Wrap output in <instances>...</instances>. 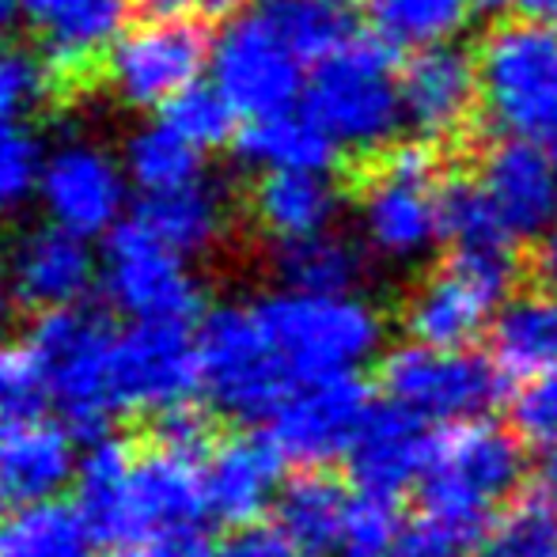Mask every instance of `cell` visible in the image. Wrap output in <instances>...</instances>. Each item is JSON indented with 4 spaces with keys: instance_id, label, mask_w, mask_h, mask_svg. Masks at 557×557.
<instances>
[{
    "instance_id": "obj_47",
    "label": "cell",
    "mask_w": 557,
    "mask_h": 557,
    "mask_svg": "<svg viewBox=\"0 0 557 557\" xmlns=\"http://www.w3.org/2000/svg\"><path fill=\"white\" fill-rule=\"evenodd\" d=\"M539 490L550 505H557V441L546 444L543 459H539Z\"/></svg>"
},
{
    "instance_id": "obj_44",
    "label": "cell",
    "mask_w": 557,
    "mask_h": 557,
    "mask_svg": "<svg viewBox=\"0 0 557 557\" xmlns=\"http://www.w3.org/2000/svg\"><path fill=\"white\" fill-rule=\"evenodd\" d=\"M482 8L505 15V20H539V23L557 20V0H482Z\"/></svg>"
},
{
    "instance_id": "obj_49",
    "label": "cell",
    "mask_w": 557,
    "mask_h": 557,
    "mask_svg": "<svg viewBox=\"0 0 557 557\" xmlns=\"http://www.w3.org/2000/svg\"><path fill=\"white\" fill-rule=\"evenodd\" d=\"M243 0H201V8L206 12H232V8H239Z\"/></svg>"
},
{
    "instance_id": "obj_9",
    "label": "cell",
    "mask_w": 557,
    "mask_h": 557,
    "mask_svg": "<svg viewBox=\"0 0 557 557\" xmlns=\"http://www.w3.org/2000/svg\"><path fill=\"white\" fill-rule=\"evenodd\" d=\"M516 281L512 247L455 250L410 293L403 323L413 342L467 349L497 319Z\"/></svg>"
},
{
    "instance_id": "obj_22",
    "label": "cell",
    "mask_w": 557,
    "mask_h": 557,
    "mask_svg": "<svg viewBox=\"0 0 557 557\" xmlns=\"http://www.w3.org/2000/svg\"><path fill=\"white\" fill-rule=\"evenodd\" d=\"M281 459L270 436H227L201 459L206 512L221 523H255L281 497Z\"/></svg>"
},
{
    "instance_id": "obj_7",
    "label": "cell",
    "mask_w": 557,
    "mask_h": 557,
    "mask_svg": "<svg viewBox=\"0 0 557 557\" xmlns=\"http://www.w3.org/2000/svg\"><path fill=\"white\" fill-rule=\"evenodd\" d=\"M357 224L368 250L387 262H418L444 235V186L436 156L421 145L395 148L360 190Z\"/></svg>"
},
{
    "instance_id": "obj_6",
    "label": "cell",
    "mask_w": 557,
    "mask_h": 557,
    "mask_svg": "<svg viewBox=\"0 0 557 557\" xmlns=\"http://www.w3.org/2000/svg\"><path fill=\"white\" fill-rule=\"evenodd\" d=\"M30 349L38 357L46 380V398L61 410V418L81 433H96L114 410V342L103 315L81 308L42 311L30 331Z\"/></svg>"
},
{
    "instance_id": "obj_33",
    "label": "cell",
    "mask_w": 557,
    "mask_h": 557,
    "mask_svg": "<svg viewBox=\"0 0 557 557\" xmlns=\"http://www.w3.org/2000/svg\"><path fill=\"white\" fill-rule=\"evenodd\" d=\"M270 8L304 61L319 65L352 38V15L342 0H273Z\"/></svg>"
},
{
    "instance_id": "obj_5",
    "label": "cell",
    "mask_w": 557,
    "mask_h": 557,
    "mask_svg": "<svg viewBox=\"0 0 557 557\" xmlns=\"http://www.w3.org/2000/svg\"><path fill=\"white\" fill-rule=\"evenodd\" d=\"M304 111L315 117L337 148L375 152L406 125L403 76L395 73L391 46L352 35L342 50L315 65L304 91Z\"/></svg>"
},
{
    "instance_id": "obj_19",
    "label": "cell",
    "mask_w": 557,
    "mask_h": 557,
    "mask_svg": "<svg viewBox=\"0 0 557 557\" xmlns=\"http://www.w3.org/2000/svg\"><path fill=\"white\" fill-rule=\"evenodd\" d=\"M436 441L429 436V421L398 403L372 406L360 425L357 441L345 451L349 478L360 497L395 500L425 478Z\"/></svg>"
},
{
    "instance_id": "obj_36",
    "label": "cell",
    "mask_w": 557,
    "mask_h": 557,
    "mask_svg": "<svg viewBox=\"0 0 557 557\" xmlns=\"http://www.w3.org/2000/svg\"><path fill=\"white\" fill-rule=\"evenodd\" d=\"M444 239H451L455 250L512 247V239L505 235L490 198L478 183L444 186Z\"/></svg>"
},
{
    "instance_id": "obj_8",
    "label": "cell",
    "mask_w": 557,
    "mask_h": 557,
    "mask_svg": "<svg viewBox=\"0 0 557 557\" xmlns=\"http://www.w3.org/2000/svg\"><path fill=\"white\" fill-rule=\"evenodd\" d=\"M198 357L206 398L239 421L273 418L296 387V375L270 345L255 308H216L198 331Z\"/></svg>"
},
{
    "instance_id": "obj_13",
    "label": "cell",
    "mask_w": 557,
    "mask_h": 557,
    "mask_svg": "<svg viewBox=\"0 0 557 557\" xmlns=\"http://www.w3.org/2000/svg\"><path fill=\"white\" fill-rule=\"evenodd\" d=\"M114 410L171 418L201 387L198 337L186 323H133L114 342Z\"/></svg>"
},
{
    "instance_id": "obj_17",
    "label": "cell",
    "mask_w": 557,
    "mask_h": 557,
    "mask_svg": "<svg viewBox=\"0 0 557 557\" xmlns=\"http://www.w3.org/2000/svg\"><path fill=\"white\" fill-rule=\"evenodd\" d=\"M508 239H543L557 224V148L505 137L474 178Z\"/></svg>"
},
{
    "instance_id": "obj_26",
    "label": "cell",
    "mask_w": 557,
    "mask_h": 557,
    "mask_svg": "<svg viewBox=\"0 0 557 557\" xmlns=\"http://www.w3.org/2000/svg\"><path fill=\"white\" fill-rule=\"evenodd\" d=\"M493 357L497 368L531 380V375L557 372V293L508 296L493 319Z\"/></svg>"
},
{
    "instance_id": "obj_40",
    "label": "cell",
    "mask_w": 557,
    "mask_h": 557,
    "mask_svg": "<svg viewBox=\"0 0 557 557\" xmlns=\"http://www.w3.org/2000/svg\"><path fill=\"white\" fill-rule=\"evenodd\" d=\"M512 421L528 441H557V372L523 380V387L512 398Z\"/></svg>"
},
{
    "instance_id": "obj_42",
    "label": "cell",
    "mask_w": 557,
    "mask_h": 557,
    "mask_svg": "<svg viewBox=\"0 0 557 557\" xmlns=\"http://www.w3.org/2000/svg\"><path fill=\"white\" fill-rule=\"evenodd\" d=\"M459 539H451L436 523H421V528H403L395 543L375 557H459Z\"/></svg>"
},
{
    "instance_id": "obj_34",
    "label": "cell",
    "mask_w": 557,
    "mask_h": 557,
    "mask_svg": "<svg viewBox=\"0 0 557 557\" xmlns=\"http://www.w3.org/2000/svg\"><path fill=\"white\" fill-rule=\"evenodd\" d=\"M160 111V122H168L178 137H186L201 152L227 145L235 137V117H239V111L227 103L216 84H190L171 103H163Z\"/></svg>"
},
{
    "instance_id": "obj_31",
    "label": "cell",
    "mask_w": 557,
    "mask_h": 557,
    "mask_svg": "<svg viewBox=\"0 0 557 557\" xmlns=\"http://www.w3.org/2000/svg\"><path fill=\"white\" fill-rule=\"evenodd\" d=\"M478 4L482 0H360L375 35L406 50L455 42L470 27Z\"/></svg>"
},
{
    "instance_id": "obj_14",
    "label": "cell",
    "mask_w": 557,
    "mask_h": 557,
    "mask_svg": "<svg viewBox=\"0 0 557 557\" xmlns=\"http://www.w3.org/2000/svg\"><path fill=\"white\" fill-rule=\"evenodd\" d=\"M129 186L133 183L122 160H114L96 140L73 137L46 152L42 175H38V201L50 224L91 239V235L117 227Z\"/></svg>"
},
{
    "instance_id": "obj_18",
    "label": "cell",
    "mask_w": 557,
    "mask_h": 557,
    "mask_svg": "<svg viewBox=\"0 0 557 557\" xmlns=\"http://www.w3.org/2000/svg\"><path fill=\"white\" fill-rule=\"evenodd\" d=\"M96 255L88 239L69 227L42 224L23 232L8 247L4 277L12 296L23 308L35 311H61L76 308L96 285Z\"/></svg>"
},
{
    "instance_id": "obj_12",
    "label": "cell",
    "mask_w": 557,
    "mask_h": 557,
    "mask_svg": "<svg viewBox=\"0 0 557 557\" xmlns=\"http://www.w3.org/2000/svg\"><path fill=\"white\" fill-rule=\"evenodd\" d=\"M107 296L133 323H186L201 308V281L190 258L140 221L117 224L103 255Z\"/></svg>"
},
{
    "instance_id": "obj_46",
    "label": "cell",
    "mask_w": 557,
    "mask_h": 557,
    "mask_svg": "<svg viewBox=\"0 0 557 557\" xmlns=\"http://www.w3.org/2000/svg\"><path fill=\"white\" fill-rule=\"evenodd\" d=\"M148 20H186V12L201 8V0H137Z\"/></svg>"
},
{
    "instance_id": "obj_16",
    "label": "cell",
    "mask_w": 557,
    "mask_h": 557,
    "mask_svg": "<svg viewBox=\"0 0 557 557\" xmlns=\"http://www.w3.org/2000/svg\"><path fill=\"white\" fill-rule=\"evenodd\" d=\"M368 410L372 403L357 372L304 380L270 418V441L296 467H323L349 451Z\"/></svg>"
},
{
    "instance_id": "obj_10",
    "label": "cell",
    "mask_w": 557,
    "mask_h": 557,
    "mask_svg": "<svg viewBox=\"0 0 557 557\" xmlns=\"http://www.w3.org/2000/svg\"><path fill=\"white\" fill-rule=\"evenodd\" d=\"M304 53L293 46L273 8H250L221 27L209 50V76L224 99L247 117L293 111L308 91Z\"/></svg>"
},
{
    "instance_id": "obj_27",
    "label": "cell",
    "mask_w": 557,
    "mask_h": 557,
    "mask_svg": "<svg viewBox=\"0 0 557 557\" xmlns=\"http://www.w3.org/2000/svg\"><path fill=\"white\" fill-rule=\"evenodd\" d=\"M239 160L247 168L270 171H331L342 148L331 140V133L315 122L308 111H281L265 117H250V125L239 133Z\"/></svg>"
},
{
    "instance_id": "obj_21",
    "label": "cell",
    "mask_w": 557,
    "mask_h": 557,
    "mask_svg": "<svg viewBox=\"0 0 557 557\" xmlns=\"http://www.w3.org/2000/svg\"><path fill=\"white\" fill-rule=\"evenodd\" d=\"M76 436L65 421L50 418L42 406L0 410V482L20 500L58 497L76 482Z\"/></svg>"
},
{
    "instance_id": "obj_38",
    "label": "cell",
    "mask_w": 557,
    "mask_h": 557,
    "mask_svg": "<svg viewBox=\"0 0 557 557\" xmlns=\"http://www.w3.org/2000/svg\"><path fill=\"white\" fill-rule=\"evenodd\" d=\"M42 145L27 125H0V216H12L27 198H38Z\"/></svg>"
},
{
    "instance_id": "obj_20",
    "label": "cell",
    "mask_w": 557,
    "mask_h": 557,
    "mask_svg": "<svg viewBox=\"0 0 557 557\" xmlns=\"http://www.w3.org/2000/svg\"><path fill=\"white\" fill-rule=\"evenodd\" d=\"M403 114L418 137L447 140L470 125L482 111L478 61L455 42L413 50L403 65Z\"/></svg>"
},
{
    "instance_id": "obj_11",
    "label": "cell",
    "mask_w": 557,
    "mask_h": 557,
    "mask_svg": "<svg viewBox=\"0 0 557 557\" xmlns=\"http://www.w3.org/2000/svg\"><path fill=\"white\" fill-rule=\"evenodd\" d=\"M383 387L391 403L425 421H482L500 403V372L470 349L410 342L383 360Z\"/></svg>"
},
{
    "instance_id": "obj_29",
    "label": "cell",
    "mask_w": 557,
    "mask_h": 557,
    "mask_svg": "<svg viewBox=\"0 0 557 557\" xmlns=\"http://www.w3.org/2000/svg\"><path fill=\"white\" fill-rule=\"evenodd\" d=\"M273 273L285 281V288H300V293H352L364 277V250L342 232L326 227V232L277 243Z\"/></svg>"
},
{
    "instance_id": "obj_37",
    "label": "cell",
    "mask_w": 557,
    "mask_h": 557,
    "mask_svg": "<svg viewBox=\"0 0 557 557\" xmlns=\"http://www.w3.org/2000/svg\"><path fill=\"white\" fill-rule=\"evenodd\" d=\"M53 73L46 58H35L23 46L0 42V125H20L50 96Z\"/></svg>"
},
{
    "instance_id": "obj_1",
    "label": "cell",
    "mask_w": 557,
    "mask_h": 557,
    "mask_svg": "<svg viewBox=\"0 0 557 557\" xmlns=\"http://www.w3.org/2000/svg\"><path fill=\"white\" fill-rule=\"evenodd\" d=\"M206 447L160 436L148 451H133L111 436H91L76 467V505L107 543H140L152 535L190 531L206 512L201 482Z\"/></svg>"
},
{
    "instance_id": "obj_48",
    "label": "cell",
    "mask_w": 557,
    "mask_h": 557,
    "mask_svg": "<svg viewBox=\"0 0 557 557\" xmlns=\"http://www.w3.org/2000/svg\"><path fill=\"white\" fill-rule=\"evenodd\" d=\"M27 20V0H0V42Z\"/></svg>"
},
{
    "instance_id": "obj_50",
    "label": "cell",
    "mask_w": 557,
    "mask_h": 557,
    "mask_svg": "<svg viewBox=\"0 0 557 557\" xmlns=\"http://www.w3.org/2000/svg\"><path fill=\"white\" fill-rule=\"evenodd\" d=\"M8 296H12V288H8L4 273H0V319H4V311H8Z\"/></svg>"
},
{
    "instance_id": "obj_28",
    "label": "cell",
    "mask_w": 557,
    "mask_h": 557,
    "mask_svg": "<svg viewBox=\"0 0 557 557\" xmlns=\"http://www.w3.org/2000/svg\"><path fill=\"white\" fill-rule=\"evenodd\" d=\"M352 500L323 474H300L281 490L277 523L308 557H326L345 546Z\"/></svg>"
},
{
    "instance_id": "obj_32",
    "label": "cell",
    "mask_w": 557,
    "mask_h": 557,
    "mask_svg": "<svg viewBox=\"0 0 557 557\" xmlns=\"http://www.w3.org/2000/svg\"><path fill=\"white\" fill-rule=\"evenodd\" d=\"M125 175L145 198L156 194L183 190V186L201 183V148H194L186 137H178L168 122L145 125L125 145Z\"/></svg>"
},
{
    "instance_id": "obj_25",
    "label": "cell",
    "mask_w": 557,
    "mask_h": 557,
    "mask_svg": "<svg viewBox=\"0 0 557 557\" xmlns=\"http://www.w3.org/2000/svg\"><path fill=\"white\" fill-rule=\"evenodd\" d=\"M99 546L88 512L58 497L20 500L0 520V557H99Z\"/></svg>"
},
{
    "instance_id": "obj_41",
    "label": "cell",
    "mask_w": 557,
    "mask_h": 557,
    "mask_svg": "<svg viewBox=\"0 0 557 557\" xmlns=\"http://www.w3.org/2000/svg\"><path fill=\"white\" fill-rule=\"evenodd\" d=\"M221 557H308L293 539L281 531V523H243L227 539Z\"/></svg>"
},
{
    "instance_id": "obj_2",
    "label": "cell",
    "mask_w": 557,
    "mask_h": 557,
    "mask_svg": "<svg viewBox=\"0 0 557 557\" xmlns=\"http://www.w3.org/2000/svg\"><path fill=\"white\" fill-rule=\"evenodd\" d=\"M520 478L523 451L516 436L490 421H462L433 447L421 478V505L429 523L467 546L490 528Z\"/></svg>"
},
{
    "instance_id": "obj_15",
    "label": "cell",
    "mask_w": 557,
    "mask_h": 557,
    "mask_svg": "<svg viewBox=\"0 0 557 557\" xmlns=\"http://www.w3.org/2000/svg\"><path fill=\"white\" fill-rule=\"evenodd\" d=\"M209 42L190 20H148L125 30L107 53V73L117 99L129 107H163L198 84L209 69Z\"/></svg>"
},
{
    "instance_id": "obj_45",
    "label": "cell",
    "mask_w": 557,
    "mask_h": 557,
    "mask_svg": "<svg viewBox=\"0 0 557 557\" xmlns=\"http://www.w3.org/2000/svg\"><path fill=\"white\" fill-rule=\"evenodd\" d=\"M539 281L557 293V224L539 239Z\"/></svg>"
},
{
    "instance_id": "obj_4",
    "label": "cell",
    "mask_w": 557,
    "mask_h": 557,
    "mask_svg": "<svg viewBox=\"0 0 557 557\" xmlns=\"http://www.w3.org/2000/svg\"><path fill=\"white\" fill-rule=\"evenodd\" d=\"M482 114L500 137L557 148V27L505 20L474 53Z\"/></svg>"
},
{
    "instance_id": "obj_43",
    "label": "cell",
    "mask_w": 557,
    "mask_h": 557,
    "mask_svg": "<svg viewBox=\"0 0 557 557\" xmlns=\"http://www.w3.org/2000/svg\"><path fill=\"white\" fill-rule=\"evenodd\" d=\"M122 557H221V554L201 535H194V531H171V535H152V539H140V543H129Z\"/></svg>"
},
{
    "instance_id": "obj_3",
    "label": "cell",
    "mask_w": 557,
    "mask_h": 557,
    "mask_svg": "<svg viewBox=\"0 0 557 557\" xmlns=\"http://www.w3.org/2000/svg\"><path fill=\"white\" fill-rule=\"evenodd\" d=\"M296 383L357 372L383 345V315L357 293H270L250 304Z\"/></svg>"
},
{
    "instance_id": "obj_35",
    "label": "cell",
    "mask_w": 557,
    "mask_h": 557,
    "mask_svg": "<svg viewBox=\"0 0 557 557\" xmlns=\"http://www.w3.org/2000/svg\"><path fill=\"white\" fill-rule=\"evenodd\" d=\"M478 557H557V505L546 497L516 505L497 520Z\"/></svg>"
},
{
    "instance_id": "obj_24",
    "label": "cell",
    "mask_w": 557,
    "mask_h": 557,
    "mask_svg": "<svg viewBox=\"0 0 557 557\" xmlns=\"http://www.w3.org/2000/svg\"><path fill=\"white\" fill-rule=\"evenodd\" d=\"M250 213L262 232L273 235V243H285L334 227L342 194L331 171H270L250 194Z\"/></svg>"
},
{
    "instance_id": "obj_51",
    "label": "cell",
    "mask_w": 557,
    "mask_h": 557,
    "mask_svg": "<svg viewBox=\"0 0 557 557\" xmlns=\"http://www.w3.org/2000/svg\"><path fill=\"white\" fill-rule=\"evenodd\" d=\"M8 497H12V493H8V490H4V482H0V520L8 516Z\"/></svg>"
},
{
    "instance_id": "obj_39",
    "label": "cell",
    "mask_w": 557,
    "mask_h": 557,
    "mask_svg": "<svg viewBox=\"0 0 557 557\" xmlns=\"http://www.w3.org/2000/svg\"><path fill=\"white\" fill-rule=\"evenodd\" d=\"M46 380L30 342H0V410L42 406Z\"/></svg>"
},
{
    "instance_id": "obj_23",
    "label": "cell",
    "mask_w": 557,
    "mask_h": 557,
    "mask_svg": "<svg viewBox=\"0 0 557 557\" xmlns=\"http://www.w3.org/2000/svg\"><path fill=\"white\" fill-rule=\"evenodd\" d=\"M125 15L129 0H27V27L53 76L88 73L122 38Z\"/></svg>"
},
{
    "instance_id": "obj_30",
    "label": "cell",
    "mask_w": 557,
    "mask_h": 557,
    "mask_svg": "<svg viewBox=\"0 0 557 557\" xmlns=\"http://www.w3.org/2000/svg\"><path fill=\"white\" fill-rule=\"evenodd\" d=\"M137 221L145 224L148 232L160 235L168 247H175L178 255L194 258V255H206V250H213L216 243H221L227 216H224V198L201 178V183L183 186V190L145 198Z\"/></svg>"
}]
</instances>
